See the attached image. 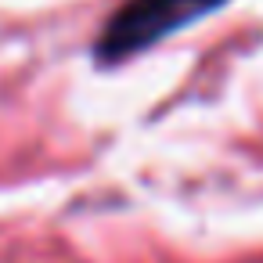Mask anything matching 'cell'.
<instances>
[{
  "mask_svg": "<svg viewBox=\"0 0 263 263\" xmlns=\"http://www.w3.org/2000/svg\"><path fill=\"white\" fill-rule=\"evenodd\" d=\"M220 4L223 0H130L101 29L98 58L105 65H116V62L159 44L162 36L198 22L202 15L216 11Z\"/></svg>",
  "mask_w": 263,
  "mask_h": 263,
  "instance_id": "cell-1",
  "label": "cell"
}]
</instances>
